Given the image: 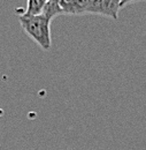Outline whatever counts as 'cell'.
Instances as JSON below:
<instances>
[{"label":"cell","instance_id":"obj_4","mask_svg":"<svg viewBox=\"0 0 146 150\" xmlns=\"http://www.w3.org/2000/svg\"><path fill=\"white\" fill-rule=\"evenodd\" d=\"M41 14L45 15L47 19L53 20L55 16L63 14V12H62V9H61V7L56 0H47V2L45 4V6L43 8Z\"/></svg>","mask_w":146,"mask_h":150},{"label":"cell","instance_id":"obj_6","mask_svg":"<svg viewBox=\"0 0 146 150\" xmlns=\"http://www.w3.org/2000/svg\"><path fill=\"white\" fill-rule=\"evenodd\" d=\"M137 1H146V0H122V2H121V8H123L126 5L132 4V2H137Z\"/></svg>","mask_w":146,"mask_h":150},{"label":"cell","instance_id":"obj_5","mask_svg":"<svg viewBox=\"0 0 146 150\" xmlns=\"http://www.w3.org/2000/svg\"><path fill=\"white\" fill-rule=\"evenodd\" d=\"M47 2V0H28L27 2V9L24 14L28 15H38L41 14L43 8L45 6V4Z\"/></svg>","mask_w":146,"mask_h":150},{"label":"cell","instance_id":"obj_7","mask_svg":"<svg viewBox=\"0 0 146 150\" xmlns=\"http://www.w3.org/2000/svg\"><path fill=\"white\" fill-rule=\"evenodd\" d=\"M56 1H58V0H56Z\"/></svg>","mask_w":146,"mask_h":150},{"label":"cell","instance_id":"obj_3","mask_svg":"<svg viewBox=\"0 0 146 150\" xmlns=\"http://www.w3.org/2000/svg\"><path fill=\"white\" fill-rule=\"evenodd\" d=\"M63 14L81 15L85 14L86 0H58Z\"/></svg>","mask_w":146,"mask_h":150},{"label":"cell","instance_id":"obj_2","mask_svg":"<svg viewBox=\"0 0 146 150\" xmlns=\"http://www.w3.org/2000/svg\"><path fill=\"white\" fill-rule=\"evenodd\" d=\"M122 0H86L85 14H98L113 20L119 19Z\"/></svg>","mask_w":146,"mask_h":150},{"label":"cell","instance_id":"obj_1","mask_svg":"<svg viewBox=\"0 0 146 150\" xmlns=\"http://www.w3.org/2000/svg\"><path fill=\"white\" fill-rule=\"evenodd\" d=\"M20 24L24 33L35 40L43 50L51 49V21L43 14L38 15H28L21 14L18 16Z\"/></svg>","mask_w":146,"mask_h":150}]
</instances>
